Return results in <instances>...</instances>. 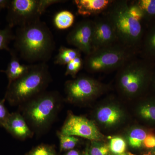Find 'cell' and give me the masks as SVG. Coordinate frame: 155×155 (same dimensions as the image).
<instances>
[{"label":"cell","instance_id":"6da1fadb","mask_svg":"<svg viewBox=\"0 0 155 155\" xmlns=\"http://www.w3.org/2000/svg\"><path fill=\"white\" fill-rule=\"evenodd\" d=\"M14 47L21 58L29 63H46L51 57L55 43L51 31L40 20L19 27Z\"/></svg>","mask_w":155,"mask_h":155},{"label":"cell","instance_id":"7a4b0ae2","mask_svg":"<svg viewBox=\"0 0 155 155\" xmlns=\"http://www.w3.org/2000/svg\"><path fill=\"white\" fill-rule=\"evenodd\" d=\"M51 79L46 63L31 65L25 74L8 85L4 99L11 105H22L44 92Z\"/></svg>","mask_w":155,"mask_h":155},{"label":"cell","instance_id":"3957f363","mask_svg":"<svg viewBox=\"0 0 155 155\" xmlns=\"http://www.w3.org/2000/svg\"><path fill=\"white\" fill-rule=\"evenodd\" d=\"M106 11L105 17L113 25L119 42L140 52L145 32L143 22L130 15L128 1H114Z\"/></svg>","mask_w":155,"mask_h":155},{"label":"cell","instance_id":"277c9868","mask_svg":"<svg viewBox=\"0 0 155 155\" xmlns=\"http://www.w3.org/2000/svg\"><path fill=\"white\" fill-rule=\"evenodd\" d=\"M62 98L56 91L43 92L22 105V115L33 132L47 130L55 119L62 104Z\"/></svg>","mask_w":155,"mask_h":155},{"label":"cell","instance_id":"5b68a950","mask_svg":"<svg viewBox=\"0 0 155 155\" xmlns=\"http://www.w3.org/2000/svg\"><path fill=\"white\" fill-rule=\"evenodd\" d=\"M155 62L134 59L118 70L117 84L125 96L134 97L141 94L151 83Z\"/></svg>","mask_w":155,"mask_h":155},{"label":"cell","instance_id":"8992f818","mask_svg":"<svg viewBox=\"0 0 155 155\" xmlns=\"http://www.w3.org/2000/svg\"><path fill=\"white\" fill-rule=\"evenodd\" d=\"M138 52L120 43L92 51L86 56L85 69L89 72H107L118 69L135 58Z\"/></svg>","mask_w":155,"mask_h":155},{"label":"cell","instance_id":"52a82bcc","mask_svg":"<svg viewBox=\"0 0 155 155\" xmlns=\"http://www.w3.org/2000/svg\"><path fill=\"white\" fill-rule=\"evenodd\" d=\"M65 1L59 0H10L8 8V25L21 27L40 20L48 7Z\"/></svg>","mask_w":155,"mask_h":155},{"label":"cell","instance_id":"ba28073f","mask_svg":"<svg viewBox=\"0 0 155 155\" xmlns=\"http://www.w3.org/2000/svg\"><path fill=\"white\" fill-rule=\"evenodd\" d=\"M106 86L88 76H80L69 80L65 84V91L68 101L75 104L85 102L101 94Z\"/></svg>","mask_w":155,"mask_h":155},{"label":"cell","instance_id":"9c48e42d","mask_svg":"<svg viewBox=\"0 0 155 155\" xmlns=\"http://www.w3.org/2000/svg\"><path fill=\"white\" fill-rule=\"evenodd\" d=\"M60 132L65 135L83 137L92 141H100L104 137L92 121L72 114L68 116Z\"/></svg>","mask_w":155,"mask_h":155},{"label":"cell","instance_id":"30bf717a","mask_svg":"<svg viewBox=\"0 0 155 155\" xmlns=\"http://www.w3.org/2000/svg\"><path fill=\"white\" fill-rule=\"evenodd\" d=\"M93 20L85 19L78 22L67 35V43L87 55L93 51Z\"/></svg>","mask_w":155,"mask_h":155},{"label":"cell","instance_id":"8fae6325","mask_svg":"<svg viewBox=\"0 0 155 155\" xmlns=\"http://www.w3.org/2000/svg\"><path fill=\"white\" fill-rule=\"evenodd\" d=\"M93 22V51L119 42L113 25L107 18L97 17Z\"/></svg>","mask_w":155,"mask_h":155},{"label":"cell","instance_id":"7c38bea8","mask_svg":"<svg viewBox=\"0 0 155 155\" xmlns=\"http://www.w3.org/2000/svg\"><path fill=\"white\" fill-rule=\"evenodd\" d=\"M4 128L14 137L20 140L29 138L34 133L23 116L19 112L10 114Z\"/></svg>","mask_w":155,"mask_h":155},{"label":"cell","instance_id":"4fadbf2b","mask_svg":"<svg viewBox=\"0 0 155 155\" xmlns=\"http://www.w3.org/2000/svg\"><path fill=\"white\" fill-rule=\"evenodd\" d=\"M124 117V114L121 108L113 103L102 106L96 113L97 121L106 127H114L119 125Z\"/></svg>","mask_w":155,"mask_h":155},{"label":"cell","instance_id":"5bb4252c","mask_svg":"<svg viewBox=\"0 0 155 155\" xmlns=\"http://www.w3.org/2000/svg\"><path fill=\"white\" fill-rule=\"evenodd\" d=\"M112 0H75L73 3L79 15L87 17L106 11L114 2Z\"/></svg>","mask_w":155,"mask_h":155},{"label":"cell","instance_id":"9a60e30c","mask_svg":"<svg viewBox=\"0 0 155 155\" xmlns=\"http://www.w3.org/2000/svg\"><path fill=\"white\" fill-rule=\"evenodd\" d=\"M139 53L141 58L155 62V23L145 32Z\"/></svg>","mask_w":155,"mask_h":155},{"label":"cell","instance_id":"2e32d148","mask_svg":"<svg viewBox=\"0 0 155 155\" xmlns=\"http://www.w3.org/2000/svg\"><path fill=\"white\" fill-rule=\"evenodd\" d=\"M10 52L11 55V60L7 69L5 71H2L3 72L5 73L8 78V85L23 76L28 72L31 67V65L21 64L14 51L11 50Z\"/></svg>","mask_w":155,"mask_h":155},{"label":"cell","instance_id":"e0dca14e","mask_svg":"<svg viewBox=\"0 0 155 155\" xmlns=\"http://www.w3.org/2000/svg\"><path fill=\"white\" fill-rule=\"evenodd\" d=\"M135 3L141 10L143 22L148 27L155 23V0H138Z\"/></svg>","mask_w":155,"mask_h":155},{"label":"cell","instance_id":"ac0fdd59","mask_svg":"<svg viewBox=\"0 0 155 155\" xmlns=\"http://www.w3.org/2000/svg\"><path fill=\"white\" fill-rule=\"evenodd\" d=\"M81 56V52L77 49L61 46L56 56L54 63L59 65H67L75 58Z\"/></svg>","mask_w":155,"mask_h":155},{"label":"cell","instance_id":"d6986e66","mask_svg":"<svg viewBox=\"0 0 155 155\" xmlns=\"http://www.w3.org/2000/svg\"><path fill=\"white\" fill-rule=\"evenodd\" d=\"M75 16L72 12L62 11L55 15L54 23L56 28L60 30H64L70 28L74 23Z\"/></svg>","mask_w":155,"mask_h":155},{"label":"cell","instance_id":"ffe728a7","mask_svg":"<svg viewBox=\"0 0 155 155\" xmlns=\"http://www.w3.org/2000/svg\"><path fill=\"white\" fill-rule=\"evenodd\" d=\"M140 105L137 110L139 116L146 121L155 122V101L148 100Z\"/></svg>","mask_w":155,"mask_h":155},{"label":"cell","instance_id":"44dd1931","mask_svg":"<svg viewBox=\"0 0 155 155\" xmlns=\"http://www.w3.org/2000/svg\"><path fill=\"white\" fill-rule=\"evenodd\" d=\"M147 134L143 129L139 127H135L129 131L127 135L128 144L134 148H139L143 145Z\"/></svg>","mask_w":155,"mask_h":155},{"label":"cell","instance_id":"7402d4cb","mask_svg":"<svg viewBox=\"0 0 155 155\" xmlns=\"http://www.w3.org/2000/svg\"><path fill=\"white\" fill-rule=\"evenodd\" d=\"M12 28L8 25L4 29L0 28V51L5 50L9 52L11 51L9 45L15 37Z\"/></svg>","mask_w":155,"mask_h":155},{"label":"cell","instance_id":"603a6c76","mask_svg":"<svg viewBox=\"0 0 155 155\" xmlns=\"http://www.w3.org/2000/svg\"><path fill=\"white\" fill-rule=\"evenodd\" d=\"M58 136L60 140L61 151L70 150L78 143L79 139L73 136L65 135L58 132Z\"/></svg>","mask_w":155,"mask_h":155},{"label":"cell","instance_id":"cb8c5ba5","mask_svg":"<svg viewBox=\"0 0 155 155\" xmlns=\"http://www.w3.org/2000/svg\"><path fill=\"white\" fill-rule=\"evenodd\" d=\"M84 62L81 56H79L72 60L67 65L65 75H71L75 78L76 75L83 68Z\"/></svg>","mask_w":155,"mask_h":155},{"label":"cell","instance_id":"d4e9b609","mask_svg":"<svg viewBox=\"0 0 155 155\" xmlns=\"http://www.w3.org/2000/svg\"><path fill=\"white\" fill-rule=\"evenodd\" d=\"M110 151L114 154L123 153L126 149V143L122 137H115L110 140L109 145Z\"/></svg>","mask_w":155,"mask_h":155},{"label":"cell","instance_id":"484cf974","mask_svg":"<svg viewBox=\"0 0 155 155\" xmlns=\"http://www.w3.org/2000/svg\"><path fill=\"white\" fill-rule=\"evenodd\" d=\"M110 152L109 145L99 141H93L89 153L90 155H109Z\"/></svg>","mask_w":155,"mask_h":155},{"label":"cell","instance_id":"4316f807","mask_svg":"<svg viewBox=\"0 0 155 155\" xmlns=\"http://www.w3.org/2000/svg\"><path fill=\"white\" fill-rule=\"evenodd\" d=\"M28 155H57L55 151L51 146L41 144L36 147L29 153Z\"/></svg>","mask_w":155,"mask_h":155},{"label":"cell","instance_id":"83f0119b","mask_svg":"<svg viewBox=\"0 0 155 155\" xmlns=\"http://www.w3.org/2000/svg\"><path fill=\"white\" fill-rule=\"evenodd\" d=\"M128 10L129 13L132 17L139 21L143 22L142 13L135 3V1L132 2L131 4H128Z\"/></svg>","mask_w":155,"mask_h":155},{"label":"cell","instance_id":"f1b7e54d","mask_svg":"<svg viewBox=\"0 0 155 155\" xmlns=\"http://www.w3.org/2000/svg\"><path fill=\"white\" fill-rule=\"evenodd\" d=\"M5 99L0 100V126L4 128L10 115V113L5 106Z\"/></svg>","mask_w":155,"mask_h":155},{"label":"cell","instance_id":"f546056e","mask_svg":"<svg viewBox=\"0 0 155 155\" xmlns=\"http://www.w3.org/2000/svg\"><path fill=\"white\" fill-rule=\"evenodd\" d=\"M143 145L145 147L148 149L153 148L155 147V135L153 134H149L143 140Z\"/></svg>","mask_w":155,"mask_h":155},{"label":"cell","instance_id":"4dcf8cb0","mask_svg":"<svg viewBox=\"0 0 155 155\" xmlns=\"http://www.w3.org/2000/svg\"><path fill=\"white\" fill-rule=\"evenodd\" d=\"M10 0H0V9L8 8Z\"/></svg>","mask_w":155,"mask_h":155},{"label":"cell","instance_id":"1f68e13d","mask_svg":"<svg viewBox=\"0 0 155 155\" xmlns=\"http://www.w3.org/2000/svg\"><path fill=\"white\" fill-rule=\"evenodd\" d=\"M65 155H79V153L75 150H69Z\"/></svg>","mask_w":155,"mask_h":155},{"label":"cell","instance_id":"d6a6232c","mask_svg":"<svg viewBox=\"0 0 155 155\" xmlns=\"http://www.w3.org/2000/svg\"><path fill=\"white\" fill-rule=\"evenodd\" d=\"M151 84H152L153 88L155 91V68L154 70L153 73L152 79Z\"/></svg>","mask_w":155,"mask_h":155},{"label":"cell","instance_id":"836d02e7","mask_svg":"<svg viewBox=\"0 0 155 155\" xmlns=\"http://www.w3.org/2000/svg\"><path fill=\"white\" fill-rule=\"evenodd\" d=\"M113 155H130L129 154L127 153H123L121 154H113Z\"/></svg>","mask_w":155,"mask_h":155},{"label":"cell","instance_id":"e575fe53","mask_svg":"<svg viewBox=\"0 0 155 155\" xmlns=\"http://www.w3.org/2000/svg\"><path fill=\"white\" fill-rule=\"evenodd\" d=\"M83 155H90L88 151L87 150Z\"/></svg>","mask_w":155,"mask_h":155},{"label":"cell","instance_id":"d590c367","mask_svg":"<svg viewBox=\"0 0 155 155\" xmlns=\"http://www.w3.org/2000/svg\"><path fill=\"white\" fill-rule=\"evenodd\" d=\"M1 10H1V9H0V11H1Z\"/></svg>","mask_w":155,"mask_h":155}]
</instances>
